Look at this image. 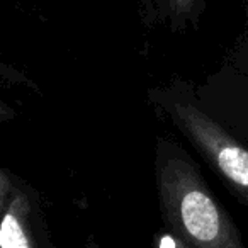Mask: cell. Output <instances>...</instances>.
Here are the masks:
<instances>
[{
	"label": "cell",
	"mask_w": 248,
	"mask_h": 248,
	"mask_svg": "<svg viewBox=\"0 0 248 248\" xmlns=\"http://www.w3.org/2000/svg\"><path fill=\"white\" fill-rule=\"evenodd\" d=\"M156 189L163 224L187 248H247L199 169L167 141L158 145Z\"/></svg>",
	"instance_id": "6da1fadb"
},
{
	"label": "cell",
	"mask_w": 248,
	"mask_h": 248,
	"mask_svg": "<svg viewBox=\"0 0 248 248\" xmlns=\"http://www.w3.org/2000/svg\"><path fill=\"white\" fill-rule=\"evenodd\" d=\"M169 116L221 177L228 189L248 207V148L204 112L192 97L179 90L162 93Z\"/></svg>",
	"instance_id": "7a4b0ae2"
},
{
	"label": "cell",
	"mask_w": 248,
	"mask_h": 248,
	"mask_svg": "<svg viewBox=\"0 0 248 248\" xmlns=\"http://www.w3.org/2000/svg\"><path fill=\"white\" fill-rule=\"evenodd\" d=\"M0 248H55L38 194L5 169L0 172Z\"/></svg>",
	"instance_id": "3957f363"
},
{
	"label": "cell",
	"mask_w": 248,
	"mask_h": 248,
	"mask_svg": "<svg viewBox=\"0 0 248 248\" xmlns=\"http://www.w3.org/2000/svg\"><path fill=\"white\" fill-rule=\"evenodd\" d=\"M152 248H187V247L175 236V234L170 233L165 228V230L160 231L158 234H155Z\"/></svg>",
	"instance_id": "277c9868"
},
{
	"label": "cell",
	"mask_w": 248,
	"mask_h": 248,
	"mask_svg": "<svg viewBox=\"0 0 248 248\" xmlns=\"http://www.w3.org/2000/svg\"><path fill=\"white\" fill-rule=\"evenodd\" d=\"M197 0H167L169 7L172 9L175 14H189L194 9Z\"/></svg>",
	"instance_id": "5b68a950"
},
{
	"label": "cell",
	"mask_w": 248,
	"mask_h": 248,
	"mask_svg": "<svg viewBox=\"0 0 248 248\" xmlns=\"http://www.w3.org/2000/svg\"><path fill=\"white\" fill-rule=\"evenodd\" d=\"M80 248H100V245H99V241H97L95 238L90 236V238H87V241Z\"/></svg>",
	"instance_id": "8992f818"
}]
</instances>
